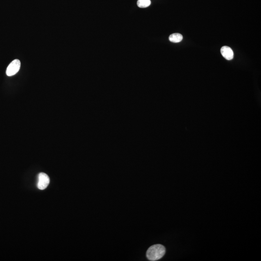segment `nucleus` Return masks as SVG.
Returning <instances> with one entry per match:
<instances>
[{"label":"nucleus","mask_w":261,"mask_h":261,"mask_svg":"<svg viewBox=\"0 0 261 261\" xmlns=\"http://www.w3.org/2000/svg\"><path fill=\"white\" fill-rule=\"evenodd\" d=\"M165 251V247L162 245H154L147 249V257L150 261H157L161 259L164 256Z\"/></svg>","instance_id":"f257e3e1"},{"label":"nucleus","mask_w":261,"mask_h":261,"mask_svg":"<svg viewBox=\"0 0 261 261\" xmlns=\"http://www.w3.org/2000/svg\"><path fill=\"white\" fill-rule=\"evenodd\" d=\"M50 182L49 177L44 173H40L38 175L37 187L39 189L43 190L47 188Z\"/></svg>","instance_id":"7ed1b4c3"},{"label":"nucleus","mask_w":261,"mask_h":261,"mask_svg":"<svg viewBox=\"0 0 261 261\" xmlns=\"http://www.w3.org/2000/svg\"><path fill=\"white\" fill-rule=\"evenodd\" d=\"M21 61L18 59L14 60L9 64L6 69V74L9 77L14 76L18 72L21 68Z\"/></svg>","instance_id":"f03ea898"},{"label":"nucleus","mask_w":261,"mask_h":261,"mask_svg":"<svg viewBox=\"0 0 261 261\" xmlns=\"http://www.w3.org/2000/svg\"><path fill=\"white\" fill-rule=\"evenodd\" d=\"M169 39L171 42L177 43L182 41L183 39V36L181 34L175 33L170 35L169 37Z\"/></svg>","instance_id":"39448f33"},{"label":"nucleus","mask_w":261,"mask_h":261,"mask_svg":"<svg viewBox=\"0 0 261 261\" xmlns=\"http://www.w3.org/2000/svg\"><path fill=\"white\" fill-rule=\"evenodd\" d=\"M137 4L140 8H146L150 5L151 1L150 0H138Z\"/></svg>","instance_id":"423d86ee"},{"label":"nucleus","mask_w":261,"mask_h":261,"mask_svg":"<svg viewBox=\"0 0 261 261\" xmlns=\"http://www.w3.org/2000/svg\"><path fill=\"white\" fill-rule=\"evenodd\" d=\"M222 56L227 60H231L234 58V52L230 47L227 46L223 47L220 49Z\"/></svg>","instance_id":"20e7f679"}]
</instances>
